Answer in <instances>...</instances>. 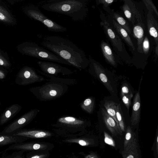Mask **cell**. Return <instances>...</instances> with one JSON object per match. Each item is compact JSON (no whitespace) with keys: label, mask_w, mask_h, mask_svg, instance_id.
<instances>
[{"label":"cell","mask_w":158,"mask_h":158,"mask_svg":"<svg viewBox=\"0 0 158 158\" xmlns=\"http://www.w3.org/2000/svg\"><path fill=\"white\" fill-rule=\"evenodd\" d=\"M41 45L80 70L84 69L89 61L84 51L69 40L57 36H48Z\"/></svg>","instance_id":"6da1fadb"},{"label":"cell","mask_w":158,"mask_h":158,"mask_svg":"<svg viewBox=\"0 0 158 158\" xmlns=\"http://www.w3.org/2000/svg\"><path fill=\"white\" fill-rule=\"evenodd\" d=\"M41 3L44 10L67 15L74 21L83 20L87 10L85 0H48Z\"/></svg>","instance_id":"7a4b0ae2"},{"label":"cell","mask_w":158,"mask_h":158,"mask_svg":"<svg viewBox=\"0 0 158 158\" xmlns=\"http://www.w3.org/2000/svg\"><path fill=\"white\" fill-rule=\"evenodd\" d=\"M22 48L25 54L40 60L55 62L71 65L68 62L58 56L37 44L31 43Z\"/></svg>","instance_id":"3957f363"},{"label":"cell","mask_w":158,"mask_h":158,"mask_svg":"<svg viewBox=\"0 0 158 158\" xmlns=\"http://www.w3.org/2000/svg\"><path fill=\"white\" fill-rule=\"evenodd\" d=\"M27 14L30 17L41 23L50 31L63 32L67 30L66 27L58 24L46 16L37 7H30L27 10Z\"/></svg>","instance_id":"277c9868"},{"label":"cell","mask_w":158,"mask_h":158,"mask_svg":"<svg viewBox=\"0 0 158 158\" xmlns=\"http://www.w3.org/2000/svg\"><path fill=\"white\" fill-rule=\"evenodd\" d=\"M37 110H32L15 119L6 126L1 132L6 134H12L21 129L31 122L35 118Z\"/></svg>","instance_id":"5b68a950"},{"label":"cell","mask_w":158,"mask_h":158,"mask_svg":"<svg viewBox=\"0 0 158 158\" xmlns=\"http://www.w3.org/2000/svg\"><path fill=\"white\" fill-rule=\"evenodd\" d=\"M40 76L31 68L25 66L22 68L17 74L15 80V83L19 85H26L40 81Z\"/></svg>","instance_id":"8992f818"},{"label":"cell","mask_w":158,"mask_h":158,"mask_svg":"<svg viewBox=\"0 0 158 158\" xmlns=\"http://www.w3.org/2000/svg\"><path fill=\"white\" fill-rule=\"evenodd\" d=\"M48 146L45 144L35 142L17 143L10 145L4 150L0 152V154L10 150H22L25 152L44 150L47 148Z\"/></svg>","instance_id":"52a82bcc"},{"label":"cell","mask_w":158,"mask_h":158,"mask_svg":"<svg viewBox=\"0 0 158 158\" xmlns=\"http://www.w3.org/2000/svg\"><path fill=\"white\" fill-rule=\"evenodd\" d=\"M37 63L43 71L50 74L57 75L59 73L66 74L72 73L67 68L54 63L39 61Z\"/></svg>","instance_id":"ba28073f"},{"label":"cell","mask_w":158,"mask_h":158,"mask_svg":"<svg viewBox=\"0 0 158 158\" xmlns=\"http://www.w3.org/2000/svg\"><path fill=\"white\" fill-rule=\"evenodd\" d=\"M137 142L135 134L130 126H128L126 130L123 143V150L122 152L123 156L133 150L138 149Z\"/></svg>","instance_id":"9c48e42d"},{"label":"cell","mask_w":158,"mask_h":158,"mask_svg":"<svg viewBox=\"0 0 158 158\" xmlns=\"http://www.w3.org/2000/svg\"><path fill=\"white\" fill-rule=\"evenodd\" d=\"M58 124L61 127L65 128H71V130H80L83 127L85 122L73 117L67 116L59 118L58 120Z\"/></svg>","instance_id":"30bf717a"},{"label":"cell","mask_w":158,"mask_h":158,"mask_svg":"<svg viewBox=\"0 0 158 158\" xmlns=\"http://www.w3.org/2000/svg\"><path fill=\"white\" fill-rule=\"evenodd\" d=\"M13 135L25 137L27 138H42L50 136L49 132L42 130L21 129L12 134Z\"/></svg>","instance_id":"8fae6325"},{"label":"cell","mask_w":158,"mask_h":158,"mask_svg":"<svg viewBox=\"0 0 158 158\" xmlns=\"http://www.w3.org/2000/svg\"><path fill=\"white\" fill-rule=\"evenodd\" d=\"M101 112L104 123L112 134L114 136L121 135L122 132L114 118L107 113L105 109L102 108Z\"/></svg>","instance_id":"7c38bea8"},{"label":"cell","mask_w":158,"mask_h":158,"mask_svg":"<svg viewBox=\"0 0 158 158\" xmlns=\"http://www.w3.org/2000/svg\"><path fill=\"white\" fill-rule=\"evenodd\" d=\"M114 46L120 52L123 51L122 43L121 39L113 29L110 24L106 21L101 23Z\"/></svg>","instance_id":"4fadbf2b"},{"label":"cell","mask_w":158,"mask_h":158,"mask_svg":"<svg viewBox=\"0 0 158 158\" xmlns=\"http://www.w3.org/2000/svg\"><path fill=\"white\" fill-rule=\"evenodd\" d=\"M141 100L139 89L135 94L133 101L132 111L131 122L132 125L135 126L139 122L140 117Z\"/></svg>","instance_id":"5bb4252c"},{"label":"cell","mask_w":158,"mask_h":158,"mask_svg":"<svg viewBox=\"0 0 158 158\" xmlns=\"http://www.w3.org/2000/svg\"><path fill=\"white\" fill-rule=\"evenodd\" d=\"M17 104H15L7 108L0 117V125H3L13 118L22 109Z\"/></svg>","instance_id":"9a60e30c"},{"label":"cell","mask_w":158,"mask_h":158,"mask_svg":"<svg viewBox=\"0 0 158 158\" xmlns=\"http://www.w3.org/2000/svg\"><path fill=\"white\" fill-rule=\"evenodd\" d=\"M123 7L124 14L126 17L133 24L135 22V17L136 19H140V15L136 9L133 3L131 1H125Z\"/></svg>","instance_id":"2e32d148"},{"label":"cell","mask_w":158,"mask_h":158,"mask_svg":"<svg viewBox=\"0 0 158 158\" xmlns=\"http://www.w3.org/2000/svg\"><path fill=\"white\" fill-rule=\"evenodd\" d=\"M147 24L150 35L153 37L156 45H158V23L152 13L149 11L147 15Z\"/></svg>","instance_id":"e0dca14e"},{"label":"cell","mask_w":158,"mask_h":158,"mask_svg":"<svg viewBox=\"0 0 158 158\" xmlns=\"http://www.w3.org/2000/svg\"><path fill=\"white\" fill-rule=\"evenodd\" d=\"M28 138L25 137L6 134L0 132V146L24 142Z\"/></svg>","instance_id":"ac0fdd59"},{"label":"cell","mask_w":158,"mask_h":158,"mask_svg":"<svg viewBox=\"0 0 158 158\" xmlns=\"http://www.w3.org/2000/svg\"><path fill=\"white\" fill-rule=\"evenodd\" d=\"M94 71L99 80L106 88L110 92H114L110 82L107 77L104 70L94 61H92Z\"/></svg>","instance_id":"d6986e66"},{"label":"cell","mask_w":158,"mask_h":158,"mask_svg":"<svg viewBox=\"0 0 158 158\" xmlns=\"http://www.w3.org/2000/svg\"><path fill=\"white\" fill-rule=\"evenodd\" d=\"M101 48L103 55L106 61L113 66L116 65L114 57L108 44L104 41L101 43Z\"/></svg>","instance_id":"ffe728a7"},{"label":"cell","mask_w":158,"mask_h":158,"mask_svg":"<svg viewBox=\"0 0 158 158\" xmlns=\"http://www.w3.org/2000/svg\"><path fill=\"white\" fill-rule=\"evenodd\" d=\"M113 23L114 27L121 37L133 50H135V48L134 44L126 31L114 20H113Z\"/></svg>","instance_id":"44dd1931"},{"label":"cell","mask_w":158,"mask_h":158,"mask_svg":"<svg viewBox=\"0 0 158 158\" xmlns=\"http://www.w3.org/2000/svg\"><path fill=\"white\" fill-rule=\"evenodd\" d=\"M133 32L134 37L137 39L138 52L142 53V44L143 40V30L140 25H136L134 27Z\"/></svg>","instance_id":"7402d4cb"},{"label":"cell","mask_w":158,"mask_h":158,"mask_svg":"<svg viewBox=\"0 0 158 158\" xmlns=\"http://www.w3.org/2000/svg\"><path fill=\"white\" fill-rule=\"evenodd\" d=\"M117 104L111 101L106 100L104 106L107 113L112 117L119 127L116 116V110Z\"/></svg>","instance_id":"603a6c76"},{"label":"cell","mask_w":158,"mask_h":158,"mask_svg":"<svg viewBox=\"0 0 158 158\" xmlns=\"http://www.w3.org/2000/svg\"><path fill=\"white\" fill-rule=\"evenodd\" d=\"M116 116L120 130L122 132L125 131L124 118L120 104L117 105L116 110Z\"/></svg>","instance_id":"cb8c5ba5"},{"label":"cell","mask_w":158,"mask_h":158,"mask_svg":"<svg viewBox=\"0 0 158 158\" xmlns=\"http://www.w3.org/2000/svg\"><path fill=\"white\" fill-rule=\"evenodd\" d=\"M65 141L69 143H77L83 146L91 145L94 143L92 139L85 138L69 139L65 140Z\"/></svg>","instance_id":"d4e9b609"},{"label":"cell","mask_w":158,"mask_h":158,"mask_svg":"<svg viewBox=\"0 0 158 158\" xmlns=\"http://www.w3.org/2000/svg\"><path fill=\"white\" fill-rule=\"evenodd\" d=\"M114 17L117 21V22L126 31L129 35L131 34V30L129 24L125 19L117 13L114 14Z\"/></svg>","instance_id":"484cf974"},{"label":"cell","mask_w":158,"mask_h":158,"mask_svg":"<svg viewBox=\"0 0 158 158\" xmlns=\"http://www.w3.org/2000/svg\"><path fill=\"white\" fill-rule=\"evenodd\" d=\"M94 100L92 98L85 99L81 105L82 109L87 112L90 113L93 110L94 106Z\"/></svg>","instance_id":"4316f807"},{"label":"cell","mask_w":158,"mask_h":158,"mask_svg":"<svg viewBox=\"0 0 158 158\" xmlns=\"http://www.w3.org/2000/svg\"><path fill=\"white\" fill-rule=\"evenodd\" d=\"M13 18L10 14L4 7L0 5V20L4 22L12 23Z\"/></svg>","instance_id":"83f0119b"},{"label":"cell","mask_w":158,"mask_h":158,"mask_svg":"<svg viewBox=\"0 0 158 158\" xmlns=\"http://www.w3.org/2000/svg\"><path fill=\"white\" fill-rule=\"evenodd\" d=\"M25 151L20 150L14 152L10 154H8L7 152L1 153L2 155L0 158H24Z\"/></svg>","instance_id":"f1b7e54d"},{"label":"cell","mask_w":158,"mask_h":158,"mask_svg":"<svg viewBox=\"0 0 158 158\" xmlns=\"http://www.w3.org/2000/svg\"><path fill=\"white\" fill-rule=\"evenodd\" d=\"M122 101L129 111V107L131 104V99L133 96V94L126 95L121 94Z\"/></svg>","instance_id":"f546056e"},{"label":"cell","mask_w":158,"mask_h":158,"mask_svg":"<svg viewBox=\"0 0 158 158\" xmlns=\"http://www.w3.org/2000/svg\"><path fill=\"white\" fill-rule=\"evenodd\" d=\"M47 156L46 153H40L34 151L27 153L24 158H46Z\"/></svg>","instance_id":"4dcf8cb0"},{"label":"cell","mask_w":158,"mask_h":158,"mask_svg":"<svg viewBox=\"0 0 158 158\" xmlns=\"http://www.w3.org/2000/svg\"><path fill=\"white\" fill-rule=\"evenodd\" d=\"M147 9L152 13L154 12L157 16H158V12L157 10L154 3L151 0H143Z\"/></svg>","instance_id":"1f68e13d"},{"label":"cell","mask_w":158,"mask_h":158,"mask_svg":"<svg viewBox=\"0 0 158 158\" xmlns=\"http://www.w3.org/2000/svg\"><path fill=\"white\" fill-rule=\"evenodd\" d=\"M150 48V44L148 39L147 36H146L143 40L142 48L143 52L145 54H147L149 51Z\"/></svg>","instance_id":"d6a6232c"},{"label":"cell","mask_w":158,"mask_h":158,"mask_svg":"<svg viewBox=\"0 0 158 158\" xmlns=\"http://www.w3.org/2000/svg\"><path fill=\"white\" fill-rule=\"evenodd\" d=\"M45 92L44 94L46 96L48 97V98H53L55 97L58 95V91L55 89L52 88H49L48 89L47 88L46 89V91L44 92Z\"/></svg>","instance_id":"836d02e7"},{"label":"cell","mask_w":158,"mask_h":158,"mask_svg":"<svg viewBox=\"0 0 158 158\" xmlns=\"http://www.w3.org/2000/svg\"><path fill=\"white\" fill-rule=\"evenodd\" d=\"M123 158H139L138 149L127 152L122 156Z\"/></svg>","instance_id":"e575fe53"},{"label":"cell","mask_w":158,"mask_h":158,"mask_svg":"<svg viewBox=\"0 0 158 158\" xmlns=\"http://www.w3.org/2000/svg\"><path fill=\"white\" fill-rule=\"evenodd\" d=\"M105 141L106 143L114 146L115 143L111 137L106 132H104Z\"/></svg>","instance_id":"d590c367"},{"label":"cell","mask_w":158,"mask_h":158,"mask_svg":"<svg viewBox=\"0 0 158 158\" xmlns=\"http://www.w3.org/2000/svg\"><path fill=\"white\" fill-rule=\"evenodd\" d=\"M121 94L128 95L132 93L127 84H124L122 86Z\"/></svg>","instance_id":"8d00e7d4"},{"label":"cell","mask_w":158,"mask_h":158,"mask_svg":"<svg viewBox=\"0 0 158 158\" xmlns=\"http://www.w3.org/2000/svg\"><path fill=\"white\" fill-rule=\"evenodd\" d=\"M0 65L5 67H8L10 66V63L1 55H0Z\"/></svg>","instance_id":"74e56055"},{"label":"cell","mask_w":158,"mask_h":158,"mask_svg":"<svg viewBox=\"0 0 158 158\" xmlns=\"http://www.w3.org/2000/svg\"><path fill=\"white\" fill-rule=\"evenodd\" d=\"M99 3L103 4L105 7H107L112 3L113 2V0H100L98 1Z\"/></svg>","instance_id":"f35d334b"},{"label":"cell","mask_w":158,"mask_h":158,"mask_svg":"<svg viewBox=\"0 0 158 158\" xmlns=\"http://www.w3.org/2000/svg\"><path fill=\"white\" fill-rule=\"evenodd\" d=\"M85 158H99V157L96 154L92 152L87 155Z\"/></svg>","instance_id":"ab89813d"},{"label":"cell","mask_w":158,"mask_h":158,"mask_svg":"<svg viewBox=\"0 0 158 158\" xmlns=\"http://www.w3.org/2000/svg\"><path fill=\"white\" fill-rule=\"evenodd\" d=\"M6 74L4 71L0 69V80H3L6 77Z\"/></svg>","instance_id":"60d3db41"},{"label":"cell","mask_w":158,"mask_h":158,"mask_svg":"<svg viewBox=\"0 0 158 158\" xmlns=\"http://www.w3.org/2000/svg\"><path fill=\"white\" fill-rule=\"evenodd\" d=\"M156 150L157 153H158V135L157 133L156 134Z\"/></svg>","instance_id":"b9f144b4"},{"label":"cell","mask_w":158,"mask_h":158,"mask_svg":"<svg viewBox=\"0 0 158 158\" xmlns=\"http://www.w3.org/2000/svg\"><path fill=\"white\" fill-rule=\"evenodd\" d=\"M156 53L157 56L158 54V45H156Z\"/></svg>","instance_id":"7bdbcfd3"}]
</instances>
